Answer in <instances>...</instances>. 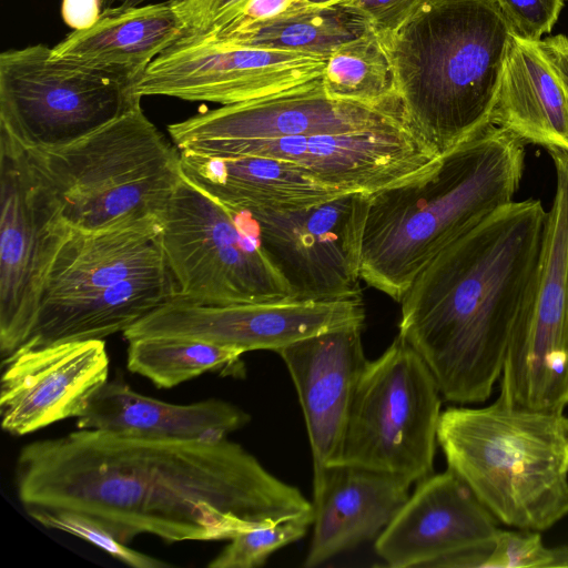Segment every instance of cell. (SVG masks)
I'll return each instance as SVG.
<instances>
[{
  "instance_id": "obj_1",
  "label": "cell",
  "mask_w": 568,
  "mask_h": 568,
  "mask_svg": "<svg viewBox=\"0 0 568 568\" xmlns=\"http://www.w3.org/2000/svg\"><path fill=\"white\" fill-rule=\"evenodd\" d=\"M14 484L29 515L71 513L124 545L143 534L168 542L230 540L314 514L298 488L227 438L78 428L23 446Z\"/></svg>"
},
{
  "instance_id": "obj_2",
  "label": "cell",
  "mask_w": 568,
  "mask_h": 568,
  "mask_svg": "<svg viewBox=\"0 0 568 568\" xmlns=\"http://www.w3.org/2000/svg\"><path fill=\"white\" fill-rule=\"evenodd\" d=\"M547 211L513 201L438 253L400 304L398 335L424 359L442 397L485 402L532 308Z\"/></svg>"
},
{
  "instance_id": "obj_3",
  "label": "cell",
  "mask_w": 568,
  "mask_h": 568,
  "mask_svg": "<svg viewBox=\"0 0 568 568\" xmlns=\"http://www.w3.org/2000/svg\"><path fill=\"white\" fill-rule=\"evenodd\" d=\"M526 144L490 124L442 154L425 176L371 194L362 280L396 302L445 247L511 203Z\"/></svg>"
},
{
  "instance_id": "obj_4",
  "label": "cell",
  "mask_w": 568,
  "mask_h": 568,
  "mask_svg": "<svg viewBox=\"0 0 568 568\" xmlns=\"http://www.w3.org/2000/svg\"><path fill=\"white\" fill-rule=\"evenodd\" d=\"M378 37L410 124L440 155L491 124L514 39L495 0H429Z\"/></svg>"
},
{
  "instance_id": "obj_5",
  "label": "cell",
  "mask_w": 568,
  "mask_h": 568,
  "mask_svg": "<svg viewBox=\"0 0 568 568\" xmlns=\"http://www.w3.org/2000/svg\"><path fill=\"white\" fill-rule=\"evenodd\" d=\"M437 443L458 475L500 523L542 531L568 515V417L516 404L499 392L479 408L448 407Z\"/></svg>"
},
{
  "instance_id": "obj_6",
  "label": "cell",
  "mask_w": 568,
  "mask_h": 568,
  "mask_svg": "<svg viewBox=\"0 0 568 568\" xmlns=\"http://www.w3.org/2000/svg\"><path fill=\"white\" fill-rule=\"evenodd\" d=\"M22 150L53 227L91 232L160 216L183 175L180 150L141 103L71 143Z\"/></svg>"
},
{
  "instance_id": "obj_7",
  "label": "cell",
  "mask_w": 568,
  "mask_h": 568,
  "mask_svg": "<svg viewBox=\"0 0 568 568\" xmlns=\"http://www.w3.org/2000/svg\"><path fill=\"white\" fill-rule=\"evenodd\" d=\"M244 217L183 173L160 215L175 297L219 305L292 301L287 282Z\"/></svg>"
},
{
  "instance_id": "obj_8",
  "label": "cell",
  "mask_w": 568,
  "mask_h": 568,
  "mask_svg": "<svg viewBox=\"0 0 568 568\" xmlns=\"http://www.w3.org/2000/svg\"><path fill=\"white\" fill-rule=\"evenodd\" d=\"M442 398L424 359L397 335L358 379L333 465L388 473L412 484L432 475Z\"/></svg>"
},
{
  "instance_id": "obj_9",
  "label": "cell",
  "mask_w": 568,
  "mask_h": 568,
  "mask_svg": "<svg viewBox=\"0 0 568 568\" xmlns=\"http://www.w3.org/2000/svg\"><path fill=\"white\" fill-rule=\"evenodd\" d=\"M141 99L130 81L55 58L42 43L0 54V130L22 148L77 141Z\"/></svg>"
},
{
  "instance_id": "obj_10",
  "label": "cell",
  "mask_w": 568,
  "mask_h": 568,
  "mask_svg": "<svg viewBox=\"0 0 568 568\" xmlns=\"http://www.w3.org/2000/svg\"><path fill=\"white\" fill-rule=\"evenodd\" d=\"M556 176L545 229L537 293L514 335L500 390L518 405L565 409L568 405V151L547 150Z\"/></svg>"
},
{
  "instance_id": "obj_11",
  "label": "cell",
  "mask_w": 568,
  "mask_h": 568,
  "mask_svg": "<svg viewBox=\"0 0 568 568\" xmlns=\"http://www.w3.org/2000/svg\"><path fill=\"white\" fill-rule=\"evenodd\" d=\"M327 57L244 47L211 33L185 34L132 82L135 95L222 105L273 97L322 79Z\"/></svg>"
},
{
  "instance_id": "obj_12",
  "label": "cell",
  "mask_w": 568,
  "mask_h": 568,
  "mask_svg": "<svg viewBox=\"0 0 568 568\" xmlns=\"http://www.w3.org/2000/svg\"><path fill=\"white\" fill-rule=\"evenodd\" d=\"M371 194L348 192L320 205L246 215L292 301H332L362 295L363 235Z\"/></svg>"
},
{
  "instance_id": "obj_13",
  "label": "cell",
  "mask_w": 568,
  "mask_h": 568,
  "mask_svg": "<svg viewBox=\"0 0 568 568\" xmlns=\"http://www.w3.org/2000/svg\"><path fill=\"white\" fill-rule=\"evenodd\" d=\"M180 150L275 158L297 164L329 187L369 194L425 176L442 158L413 128L267 140H204Z\"/></svg>"
},
{
  "instance_id": "obj_14",
  "label": "cell",
  "mask_w": 568,
  "mask_h": 568,
  "mask_svg": "<svg viewBox=\"0 0 568 568\" xmlns=\"http://www.w3.org/2000/svg\"><path fill=\"white\" fill-rule=\"evenodd\" d=\"M362 295L332 301L197 304L178 297L165 302L123 336H185L250 352L278 349L310 336L364 324Z\"/></svg>"
},
{
  "instance_id": "obj_15",
  "label": "cell",
  "mask_w": 568,
  "mask_h": 568,
  "mask_svg": "<svg viewBox=\"0 0 568 568\" xmlns=\"http://www.w3.org/2000/svg\"><path fill=\"white\" fill-rule=\"evenodd\" d=\"M499 530L494 515L447 468L416 483L374 549L393 568H483Z\"/></svg>"
},
{
  "instance_id": "obj_16",
  "label": "cell",
  "mask_w": 568,
  "mask_h": 568,
  "mask_svg": "<svg viewBox=\"0 0 568 568\" xmlns=\"http://www.w3.org/2000/svg\"><path fill=\"white\" fill-rule=\"evenodd\" d=\"M0 351L29 337L60 227H53L29 173L22 148L0 130Z\"/></svg>"
},
{
  "instance_id": "obj_17",
  "label": "cell",
  "mask_w": 568,
  "mask_h": 568,
  "mask_svg": "<svg viewBox=\"0 0 568 568\" xmlns=\"http://www.w3.org/2000/svg\"><path fill=\"white\" fill-rule=\"evenodd\" d=\"M394 128L415 129L400 99L382 104L336 100L326 95L321 79L286 93L196 113L170 124L168 131L180 150L204 140H267Z\"/></svg>"
},
{
  "instance_id": "obj_18",
  "label": "cell",
  "mask_w": 568,
  "mask_h": 568,
  "mask_svg": "<svg viewBox=\"0 0 568 568\" xmlns=\"http://www.w3.org/2000/svg\"><path fill=\"white\" fill-rule=\"evenodd\" d=\"M2 429L23 436L80 417L105 385L110 361L104 339L19 348L2 358Z\"/></svg>"
},
{
  "instance_id": "obj_19",
  "label": "cell",
  "mask_w": 568,
  "mask_h": 568,
  "mask_svg": "<svg viewBox=\"0 0 568 568\" xmlns=\"http://www.w3.org/2000/svg\"><path fill=\"white\" fill-rule=\"evenodd\" d=\"M364 324L323 332L276 353L284 362L302 407L313 459V481L333 465L344 438L358 379L368 362Z\"/></svg>"
},
{
  "instance_id": "obj_20",
  "label": "cell",
  "mask_w": 568,
  "mask_h": 568,
  "mask_svg": "<svg viewBox=\"0 0 568 568\" xmlns=\"http://www.w3.org/2000/svg\"><path fill=\"white\" fill-rule=\"evenodd\" d=\"M160 233V216L91 232L61 226L40 305L94 293L131 276L169 270Z\"/></svg>"
},
{
  "instance_id": "obj_21",
  "label": "cell",
  "mask_w": 568,
  "mask_h": 568,
  "mask_svg": "<svg viewBox=\"0 0 568 568\" xmlns=\"http://www.w3.org/2000/svg\"><path fill=\"white\" fill-rule=\"evenodd\" d=\"M412 483L368 468L332 465L313 481V536L304 567L375 540L409 496Z\"/></svg>"
},
{
  "instance_id": "obj_22",
  "label": "cell",
  "mask_w": 568,
  "mask_h": 568,
  "mask_svg": "<svg viewBox=\"0 0 568 568\" xmlns=\"http://www.w3.org/2000/svg\"><path fill=\"white\" fill-rule=\"evenodd\" d=\"M182 170L237 213L310 209L342 194L295 163L257 155H220L180 150Z\"/></svg>"
},
{
  "instance_id": "obj_23",
  "label": "cell",
  "mask_w": 568,
  "mask_h": 568,
  "mask_svg": "<svg viewBox=\"0 0 568 568\" xmlns=\"http://www.w3.org/2000/svg\"><path fill=\"white\" fill-rule=\"evenodd\" d=\"M186 34L172 0L102 11L91 27L73 30L52 55L131 83L163 51Z\"/></svg>"
},
{
  "instance_id": "obj_24",
  "label": "cell",
  "mask_w": 568,
  "mask_h": 568,
  "mask_svg": "<svg viewBox=\"0 0 568 568\" xmlns=\"http://www.w3.org/2000/svg\"><path fill=\"white\" fill-rule=\"evenodd\" d=\"M251 420L248 413L219 398L180 405L145 396L119 379L108 381L78 417L80 429L153 438L223 439Z\"/></svg>"
},
{
  "instance_id": "obj_25",
  "label": "cell",
  "mask_w": 568,
  "mask_h": 568,
  "mask_svg": "<svg viewBox=\"0 0 568 568\" xmlns=\"http://www.w3.org/2000/svg\"><path fill=\"white\" fill-rule=\"evenodd\" d=\"M175 294L170 270H162L131 276L87 295L42 303L20 348L104 339L125 332Z\"/></svg>"
},
{
  "instance_id": "obj_26",
  "label": "cell",
  "mask_w": 568,
  "mask_h": 568,
  "mask_svg": "<svg viewBox=\"0 0 568 568\" xmlns=\"http://www.w3.org/2000/svg\"><path fill=\"white\" fill-rule=\"evenodd\" d=\"M525 144L568 151V105L562 84L539 42L514 34L491 115Z\"/></svg>"
},
{
  "instance_id": "obj_27",
  "label": "cell",
  "mask_w": 568,
  "mask_h": 568,
  "mask_svg": "<svg viewBox=\"0 0 568 568\" xmlns=\"http://www.w3.org/2000/svg\"><path fill=\"white\" fill-rule=\"evenodd\" d=\"M369 29L358 16L341 6L301 2L288 11L214 37L244 47L328 57L343 43Z\"/></svg>"
},
{
  "instance_id": "obj_28",
  "label": "cell",
  "mask_w": 568,
  "mask_h": 568,
  "mask_svg": "<svg viewBox=\"0 0 568 568\" xmlns=\"http://www.w3.org/2000/svg\"><path fill=\"white\" fill-rule=\"evenodd\" d=\"M129 342L128 369L171 388L204 373L243 377L244 351L185 336H145Z\"/></svg>"
},
{
  "instance_id": "obj_29",
  "label": "cell",
  "mask_w": 568,
  "mask_h": 568,
  "mask_svg": "<svg viewBox=\"0 0 568 568\" xmlns=\"http://www.w3.org/2000/svg\"><path fill=\"white\" fill-rule=\"evenodd\" d=\"M322 85L327 97L342 101L382 104L400 99L384 45L371 28L326 58Z\"/></svg>"
},
{
  "instance_id": "obj_30",
  "label": "cell",
  "mask_w": 568,
  "mask_h": 568,
  "mask_svg": "<svg viewBox=\"0 0 568 568\" xmlns=\"http://www.w3.org/2000/svg\"><path fill=\"white\" fill-rule=\"evenodd\" d=\"M314 514L239 532L209 562V568H257L278 549L302 539Z\"/></svg>"
},
{
  "instance_id": "obj_31",
  "label": "cell",
  "mask_w": 568,
  "mask_h": 568,
  "mask_svg": "<svg viewBox=\"0 0 568 568\" xmlns=\"http://www.w3.org/2000/svg\"><path fill=\"white\" fill-rule=\"evenodd\" d=\"M42 526L81 538L113 558L134 568H168L171 565L144 552L134 550L90 520L71 513L36 511L29 515Z\"/></svg>"
},
{
  "instance_id": "obj_32",
  "label": "cell",
  "mask_w": 568,
  "mask_h": 568,
  "mask_svg": "<svg viewBox=\"0 0 568 568\" xmlns=\"http://www.w3.org/2000/svg\"><path fill=\"white\" fill-rule=\"evenodd\" d=\"M558 550L544 545L535 530H499L483 568L557 567Z\"/></svg>"
},
{
  "instance_id": "obj_33",
  "label": "cell",
  "mask_w": 568,
  "mask_h": 568,
  "mask_svg": "<svg viewBox=\"0 0 568 568\" xmlns=\"http://www.w3.org/2000/svg\"><path fill=\"white\" fill-rule=\"evenodd\" d=\"M514 34L540 42L556 24L565 0H495Z\"/></svg>"
},
{
  "instance_id": "obj_34",
  "label": "cell",
  "mask_w": 568,
  "mask_h": 568,
  "mask_svg": "<svg viewBox=\"0 0 568 568\" xmlns=\"http://www.w3.org/2000/svg\"><path fill=\"white\" fill-rule=\"evenodd\" d=\"M429 0H342L341 6L362 18L378 36L400 28Z\"/></svg>"
},
{
  "instance_id": "obj_35",
  "label": "cell",
  "mask_w": 568,
  "mask_h": 568,
  "mask_svg": "<svg viewBox=\"0 0 568 568\" xmlns=\"http://www.w3.org/2000/svg\"><path fill=\"white\" fill-rule=\"evenodd\" d=\"M246 0H172L186 34L213 31L231 20Z\"/></svg>"
},
{
  "instance_id": "obj_36",
  "label": "cell",
  "mask_w": 568,
  "mask_h": 568,
  "mask_svg": "<svg viewBox=\"0 0 568 568\" xmlns=\"http://www.w3.org/2000/svg\"><path fill=\"white\" fill-rule=\"evenodd\" d=\"M301 2L303 0H246L231 20L210 32L217 34L227 33L253 23L262 22L288 11Z\"/></svg>"
},
{
  "instance_id": "obj_37",
  "label": "cell",
  "mask_w": 568,
  "mask_h": 568,
  "mask_svg": "<svg viewBox=\"0 0 568 568\" xmlns=\"http://www.w3.org/2000/svg\"><path fill=\"white\" fill-rule=\"evenodd\" d=\"M102 11V0H62L61 2L62 20L73 30L91 27Z\"/></svg>"
},
{
  "instance_id": "obj_38",
  "label": "cell",
  "mask_w": 568,
  "mask_h": 568,
  "mask_svg": "<svg viewBox=\"0 0 568 568\" xmlns=\"http://www.w3.org/2000/svg\"><path fill=\"white\" fill-rule=\"evenodd\" d=\"M539 45L562 84L568 105V37L564 34L547 37L539 42Z\"/></svg>"
},
{
  "instance_id": "obj_39",
  "label": "cell",
  "mask_w": 568,
  "mask_h": 568,
  "mask_svg": "<svg viewBox=\"0 0 568 568\" xmlns=\"http://www.w3.org/2000/svg\"><path fill=\"white\" fill-rule=\"evenodd\" d=\"M303 1L311 6L328 7V6H337L342 0H303Z\"/></svg>"
},
{
  "instance_id": "obj_40",
  "label": "cell",
  "mask_w": 568,
  "mask_h": 568,
  "mask_svg": "<svg viewBox=\"0 0 568 568\" xmlns=\"http://www.w3.org/2000/svg\"><path fill=\"white\" fill-rule=\"evenodd\" d=\"M148 0H119L121 6L135 7L144 4Z\"/></svg>"
},
{
  "instance_id": "obj_41",
  "label": "cell",
  "mask_w": 568,
  "mask_h": 568,
  "mask_svg": "<svg viewBox=\"0 0 568 568\" xmlns=\"http://www.w3.org/2000/svg\"><path fill=\"white\" fill-rule=\"evenodd\" d=\"M115 0H102L103 3V10L106 8H110Z\"/></svg>"
}]
</instances>
